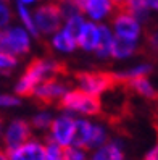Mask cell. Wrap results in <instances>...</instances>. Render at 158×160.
<instances>
[{"mask_svg":"<svg viewBox=\"0 0 158 160\" xmlns=\"http://www.w3.org/2000/svg\"><path fill=\"white\" fill-rule=\"evenodd\" d=\"M90 133H92V121H89L87 118H78L74 121V136H73L71 146L87 149Z\"/></svg>","mask_w":158,"mask_h":160,"instance_id":"cell-15","label":"cell"},{"mask_svg":"<svg viewBox=\"0 0 158 160\" xmlns=\"http://www.w3.org/2000/svg\"><path fill=\"white\" fill-rule=\"evenodd\" d=\"M16 63H18L16 57H13L10 53H5V52H0V71L2 73L12 71L16 67Z\"/></svg>","mask_w":158,"mask_h":160,"instance_id":"cell-26","label":"cell"},{"mask_svg":"<svg viewBox=\"0 0 158 160\" xmlns=\"http://www.w3.org/2000/svg\"><path fill=\"white\" fill-rule=\"evenodd\" d=\"M113 28H115V37L131 42H137L142 31L139 20L127 10H116V15L113 16Z\"/></svg>","mask_w":158,"mask_h":160,"instance_id":"cell-8","label":"cell"},{"mask_svg":"<svg viewBox=\"0 0 158 160\" xmlns=\"http://www.w3.org/2000/svg\"><path fill=\"white\" fill-rule=\"evenodd\" d=\"M10 20H12L10 8H8L5 3H0V31H2L8 23H10Z\"/></svg>","mask_w":158,"mask_h":160,"instance_id":"cell-27","label":"cell"},{"mask_svg":"<svg viewBox=\"0 0 158 160\" xmlns=\"http://www.w3.org/2000/svg\"><path fill=\"white\" fill-rule=\"evenodd\" d=\"M79 10L89 15L90 20L102 21L111 13L113 5H111V0H82Z\"/></svg>","mask_w":158,"mask_h":160,"instance_id":"cell-11","label":"cell"},{"mask_svg":"<svg viewBox=\"0 0 158 160\" xmlns=\"http://www.w3.org/2000/svg\"><path fill=\"white\" fill-rule=\"evenodd\" d=\"M58 105L68 112H74L82 117H95L102 113L100 99L95 96L81 91V89H71L63 94V97L58 100Z\"/></svg>","mask_w":158,"mask_h":160,"instance_id":"cell-2","label":"cell"},{"mask_svg":"<svg viewBox=\"0 0 158 160\" xmlns=\"http://www.w3.org/2000/svg\"><path fill=\"white\" fill-rule=\"evenodd\" d=\"M98 45H97V55L98 57H108L111 53V44H113L115 34L111 32V29L108 26H98Z\"/></svg>","mask_w":158,"mask_h":160,"instance_id":"cell-16","label":"cell"},{"mask_svg":"<svg viewBox=\"0 0 158 160\" xmlns=\"http://www.w3.org/2000/svg\"><path fill=\"white\" fill-rule=\"evenodd\" d=\"M127 3L129 0H111V5H113L115 10H126Z\"/></svg>","mask_w":158,"mask_h":160,"instance_id":"cell-29","label":"cell"},{"mask_svg":"<svg viewBox=\"0 0 158 160\" xmlns=\"http://www.w3.org/2000/svg\"><path fill=\"white\" fill-rule=\"evenodd\" d=\"M53 117L49 113V112H41V113H37L32 117L31 120V128L32 129H37V131H47L50 128V123H52Z\"/></svg>","mask_w":158,"mask_h":160,"instance_id":"cell-22","label":"cell"},{"mask_svg":"<svg viewBox=\"0 0 158 160\" xmlns=\"http://www.w3.org/2000/svg\"><path fill=\"white\" fill-rule=\"evenodd\" d=\"M152 73V67L150 65H139V67H134L132 70H129L126 73H121L119 78L123 81L126 79H132V78H142V76H148Z\"/></svg>","mask_w":158,"mask_h":160,"instance_id":"cell-25","label":"cell"},{"mask_svg":"<svg viewBox=\"0 0 158 160\" xmlns=\"http://www.w3.org/2000/svg\"><path fill=\"white\" fill-rule=\"evenodd\" d=\"M52 45L60 52H73L78 47V44L74 42L69 36H66L63 31H57L52 39Z\"/></svg>","mask_w":158,"mask_h":160,"instance_id":"cell-20","label":"cell"},{"mask_svg":"<svg viewBox=\"0 0 158 160\" xmlns=\"http://www.w3.org/2000/svg\"><path fill=\"white\" fill-rule=\"evenodd\" d=\"M31 138H32V128L29 125V121L21 120V118L13 120L0 131V142H2L0 149H3L5 152H10L18 146L24 144Z\"/></svg>","mask_w":158,"mask_h":160,"instance_id":"cell-5","label":"cell"},{"mask_svg":"<svg viewBox=\"0 0 158 160\" xmlns=\"http://www.w3.org/2000/svg\"><path fill=\"white\" fill-rule=\"evenodd\" d=\"M31 34L24 28H8L0 31V52L10 53L13 57L29 52Z\"/></svg>","mask_w":158,"mask_h":160,"instance_id":"cell-4","label":"cell"},{"mask_svg":"<svg viewBox=\"0 0 158 160\" xmlns=\"http://www.w3.org/2000/svg\"><path fill=\"white\" fill-rule=\"evenodd\" d=\"M145 2V7H147V10H156V0H144Z\"/></svg>","mask_w":158,"mask_h":160,"instance_id":"cell-31","label":"cell"},{"mask_svg":"<svg viewBox=\"0 0 158 160\" xmlns=\"http://www.w3.org/2000/svg\"><path fill=\"white\" fill-rule=\"evenodd\" d=\"M74 79H76L81 91L95 97H100L105 91H108L110 88H113L115 84L121 81L119 74L107 71H79L76 73Z\"/></svg>","mask_w":158,"mask_h":160,"instance_id":"cell-3","label":"cell"},{"mask_svg":"<svg viewBox=\"0 0 158 160\" xmlns=\"http://www.w3.org/2000/svg\"><path fill=\"white\" fill-rule=\"evenodd\" d=\"M63 155L65 147L52 142V141L44 142V160H63Z\"/></svg>","mask_w":158,"mask_h":160,"instance_id":"cell-21","label":"cell"},{"mask_svg":"<svg viewBox=\"0 0 158 160\" xmlns=\"http://www.w3.org/2000/svg\"><path fill=\"white\" fill-rule=\"evenodd\" d=\"M65 74H66V70H65L63 63L45 60V58H36L27 65L23 78L18 81L15 91L18 96H24V97L32 96V92L39 82L52 78H63Z\"/></svg>","mask_w":158,"mask_h":160,"instance_id":"cell-1","label":"cell"},{"mask_svg":"<svg viewBox=\"0 0 158 160\" xmlns=\"http://www.w3.org/2000/svg\"><path fill=\"white\" fill-rule=\"evenodd\" d=\"M98 26L95 23H86L84 28H82V32L78 39V45L81 49H84L87 52H92L97 49L98 45Z\"/></svg>","mask_w":158,"mask_h":160,"instance_id":"cell-13","label":"cell"},{"mask_svg":"<svg viewBox=\"0 0 158 160\" xmlns=\"http://www.w3.org/2000/svg\"><path fill=\"white\" fill-rule=\"evenodd\" d=\"M127 91H132L136 94H139L141 97L145 99H156V92L155 88L152 86V82L148 81V76H142V78H132V79H126L124 81Z\"/></svg>","mask_w":158,"mask_h":160,"instance_id":"cell-14","label":"cell"},{"mask_svg":"<svg viewBox=\"0 0 158 160\" xmlns=\"http://www.w3.org/2000/svg\"><path fill=\"white\" fill-rule=\"evenodd\" d=\"M74 121H76V118H73L68 113L53 118L50 128L47 129V141H52L61 147L71 146L74 136Z\"/></svg>","mask_w":158,"mask_h":160,"instance_id":"cell-7","label":"cell"},{"mask_svg":"<svg viewBox=\"0 0 158 160\" xmlns=\"http://www.w3.org/2000/svg\"><path fill=\"white\" fill-rule=\"evenodd\" d=\"M32 2H36V0H20V3H23V5H27V3H32Z\"/></svg>","mask_w":158,"mask_h":160,"instance_id":"cell-33","label":"cell"},{"mask_svg":"<svg viewBox=\"0 0 158 160\" xmlns=\"http://www.w3.org/2000/svg\"><path fill=\"white\" fill-rule=\"evenodd\" d=\"M32 20L39 34H55L61 28V21H63L60 5L53 2V3H45L39 7L36 10Z\"/></svg>","mask_w":158,"mask_h":160,"instance_id":"cell-6","label":"cell"},{"mask_svg":"<svg viewBox=\"0 0 158 160\" xmlns=\"http://www.w3.org/2000/svg\"><path fill=\"white\" fill-rule=\"evenodd\" d=\"M86 21H84V18H82L81 15H74V16H69L66 18V23H65L63 26V32L69 36L71 39L78 44V39H79V36L82 32V28H84Z\"/></svg>","mask_w":158,"mask_h":160,"instance_id":"cell-18","label":"cell"},{"mask_svg":"<svg viewBox=\"0 0 158 160\" xmlns=\"http://www.w3.org/2000/svg\"><path fill=\"white\" fill-rule=\"evenodd\" d=\"M89 160H124V149L119 141H107L103 146L95 149Z\"/></svg>","mask_w":158,"mask_h":160,"instance_id":"cell-12","label":"cell"},{"mask_svg":"<svg viewBox=\"0 0 158 160\" xmlns=\"http://www.w3.org/2000/svg\"><path fill=\"white\" fill-rule=\"evenodd\" d=\"M137 50V44L131 42V41H124L119 39V37H115L113 44H111V53L115 58H126L129 55H132Z\"/></svg>","mask_w":158,"mask_h":160,"instance_id":"cell-17","label":"cell"},{"mask_svg":"<svg viewBox=\"0 0 158 160\" xmlns=\"http://www.w3.org/2000/svg\"><path fill=\"white\" fill-rule=\"evenodd\" d=\"M20 105V99L10 94H0V107H16Z\"/></svg>","mask_w":158,"mask_h":160,"instance_id":"cell-28","label":"cell"},{"mask_svg":"<svg viewBox=\"0 0 158 160\" xmlns=\"http://www.w3.org/2000/svg\"><path fill=\"white\" fill-rule=\"evenodd\" d=\"M108 141V131L105 126H102L98 123H92V133H90V139L87 144V150H95L100 146H103Z\"/></svg>","mask_w":158,"mask_h":160,"instance_id":"cell-19","label":"cell"},{"mask_svg":"<svg viewBox=\"0 0 158 160\" xmlns=\"http://www.w3.org/2000/svg\"><path fill=\"white\" fill-rule=\"evenodd\" d=\"M18 15H20L21 21L24 23V29H26L27 32L32 34V36H39V32H37V29H36V24H34V20H32L29 10H27L23 3H18Z\"/></svg>","mask_w":158,"mask_h":160,"instance_id":"cell-23","label":"cell"},{"mask_svg":"<svg viewBox=\"0 0 158 160\" xmlns=\"http://www.w3.org/2000/svg\"><path fill=\"white\" fill-rule=\"evenodd\" d=\"M89 150L78 146H68L65 147L63 160H89Z\"/></svg>","mask_w":158,"mask_h":160,"instance_id":"cell-24","label":"cell"},{"mask_svg":"<svg viewBox=\"0 0 158 160\" xmlns=\"http://www.w3.org/2000/svg\"><path fill=\"white\" fill-rule=\"evenodd\" d=\"M3 2H7V0H3Z\"/></svg>","mask_w":158,"mask_h":160,"instance_id":"cell-34","label":"cell"},{"mask_svg":"<svg viewBox=\"0 0 158 160\" xmlns=\"http://www.w3.org/2000/svg\"><path fill=\"white\" fill-rule=\"evenodd\" d=\"M0 160H8V154L3 149H0Z\"/></svg>","mask_w":158,"mask_h":160,"instance_id":"cell-32","label":"cell"},{"mask_svg":"<svg viewBox=\"0 0 158 160\" xmlns=\"http://www.w3.org/2000/svg\"><path fill=\"white\" fill-rule=\"evenodd\" d=\"M61 79L63 78H52V79H45V81L39 82L36 86L32 96L41 103H44V105L58 102L63 97V94L68 91L66 82H63Z\"/></svg>","mask_w":158,"mask_h":160,"instance_id":"cell-9","label":"cell"},{"mask_svg":"<svg viewBox=\"0 0 158 160\" xmlns=\"http://www.w3.org/2000/svg\"><path fill=\"white\" fill-rule=\"evenodd\" d=\"M144 160H158V147H156V146L152 147V149L145 154Z\"/></svg>","mask_w":158,"mask_h":160,"instance_id":"cell-30","label":"cell"},{"mask_svg":"<svg viewBox=\"0 0 158 160\" xmlns=\"http://www.w3.org/2000/svg\"><path fill=\"white\" fill-rule=\"evenodd\" d=\"M7 154L8 160H44V142L37 138H31Z\"/></svg>","mask_w":158,"mask_h":160,"instance_id":"cell-10","label":"cell"}]
</instances>
